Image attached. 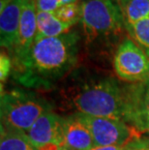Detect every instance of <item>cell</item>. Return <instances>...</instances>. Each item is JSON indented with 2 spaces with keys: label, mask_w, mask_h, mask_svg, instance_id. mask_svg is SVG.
<instances>
[{
  "label": "cell",
  "mask_w": 149,
  "mask_h": 150,
  "mask_svg": "<svg viewBox=\"0 0 149 150\" xmlns=\"http://www.w3.org/2000/svg\"><path fill=\"white\" fill-rule=\"evenodd\" d=\"M53 13L60 21L69 24L70 26H74L81 18V8L78 3L64 5Z\"/></svg>",
  "instance_id": "obj_16"
},
{
  "label": "cell",
  "mask_w": 149,
  "mask_h": 150,
  "mask_svg": "<svg viewBox=\"0 0 149 150\" xmlns=\"http://www.w3.org/2000/svg\"><path fill=\"white\" fill-rule=\"evenodd\" d=\"M124 150H149V140L138 139L125 145Z\"/></svg>",
  "instance_id": "obj_19"
},
{
  "label": "cell",
  "mask_w": 149,
  "mask_h": 150,
  "mask_svg": "<svg viewBox=\"0 0 149 150\" xmlns=\"http://www.w3.org/2000/svg\"><path fill=\"white\" fill-rule=\"evenodd\" d=\"M125 122L141 134L149 132V81L126 87Z\"/></svg>",
  "instance_id": "obj_7"
},
{
  "label": "cell",
  "mask_w": 149,
  "mask_h": 150,
  "mask_svg": "<svg viewBox=\"0 0 149 150\" xmlns=\"http://www.w3.org/2000/svg\"><path fill=\"white\" fill-rule=\"evenodd\" d=\"M124 146H118V145H106V146H101V145H95L93 148L90 150H124Z\"/></svg>",
  "instance_id": "obj_20"
},
{
  "label": "cell",
  "mask_w": 149,
  "mask_h": 150,
  "mask_svg": "<svg viewBox=\"0 0 149 150\" xmlns=\"http://www.w3.org/2000/svg\"><path fill=\"white\" fill-rule=\"evenodd\" d=\"M148 133H149V132H148Z\"/></svg>",
  "instance_id": "obj_21"
},
{
  "label": "cell",
  "mask_w": 149,
  "mask_h": 150,
  "mask_svg": "<svg viewBox=\"0 0 149 150\" xmlns=\"http://www.w3.org/2000/svg\"><path fill=\"white\" fill-rule=\"evenodd\" d=\"M0 150H39L25 132L1 126Z\"/></svg>",
  "instance_id": "obj_13"
},
{
  "label": "cell",
  "mask_w": 149,
  "mask_h": 150,
  "mask_svg": "<svg viewBox=\"0 0 149 150\" xmlns=\"http://www.w3.org/2000/svg\"><path fill=\"white\" fill-rule=\"evenodd\" d=\"M75 116L89 129L95 145L124 146L133 140L141 139V134L123 120L90 116L82 113H78Z\"/></svg>",
  "instance_id": "obj_5"
},
{
  "label": "cell",
  "mask_w": 149,
  "mask_h": 150,
  "mask_svg": "<svg viewBox=\"0 0 149 150\" xmlns=\"http://www.w3.org/2000/svg\"><path fill=\"white\" fill-rule=\"evenodd\" d=\"M13 67V60L10 56L8 55L6 52H1L0 55V79H1V86L3 82L8 78L9 74L11 73Z\"/></svg>",
  "instance_id": "obj_18"
},
{
  "label": "cell",
  "mask_w": 149,
  "mask_h": 150,
  "mask_svg": "<svg viewBox=\"0 0 149 150\" xmlns=\"http://www.w3.org/2000/svg\"><path fill=\"white\" fill-rule=\"evenodd\" d=\"M113 68L124 81L136 83L149 81V57L131 37H125L117 47Z\"/></svg>",
  "instance_id": "obj_6"
},
{
  "label": "cell",
  "mask_w": 149,
  "mask_h": 150,
  "mask_svg": "<svg viewBox=\"0 0 149 150\" xmlns=\"http://www.w3.org/2000/svg\"><path fill=\"white\" fill-rule=\"evenodd\" d=\"M25 134L38 149L47 144H63L64 119L52 111H47Z\"/></svg>",
  "instance_id": "obj_9"
},
{
  "label": "cell",
  "mask_w": 149,
  "mask_h": 150,
  "mask_svg": "<svg viewBox=\"0 0 149 150\" xmlns=\"http://www.w3.org/2000/svg\"><path fill=\"white\" fill-rule=\"evenodd\" d=\"M1 126L26 132L47 108L35 95L14 90L1 93Z\"/></svg>",
  "instance_id": "obj_4"
},
{
  "label": "cell",
  "mask_w": 149,
  "mask_h": 150,
  "mask_svg": "<svg viewBox=\"0 0 149 150\" xmlns=\"http://www.w3.org/2000/svg\"><path fill=\"white\" fill-rule=\"evenodd\" d=\"M81 8V21L88 43L101 37L117 35L126 27L116 0H83Z\"/></svg>",
  "instance_id": "obj_3"
},
{
  "label": "cell",
  "mask_w": 149,
  "mask_h": 150,
  "mask_svg": "<svg viewBox=\"0 0 149 150\" xmlns=\"http://www.w3.org/2000/svg\"><path fill=\"white\" fill-rule=\"evenodd\" d=\"M78 113L125 121L126 88L112 79L83 85L72 99Z\"/></svg>",
  "instance_id": "obj_2"
},
{
  "label": "cell",
  "mask_w": 149,
  "mask_h": 150,
  "mask_svg": "<svg viewBox=\"0 0 149 150\" xmlns=\"http://www.w3.org/2000/svg\"><path fill=\"white\" fill-rule=\"evenodd\" d=\"M72 26L56 17L53 12L37 11V36L36 39L60 36L70 31Z\"/></svg>",
  "instance_id": "obj_12"
},
{
  "label": "cell",
  "mask_w": 149,
  "mask_h": 150,
  "mask_svg": "<svg viewBox=\"0 0 149 150\" xmlns=\"http://www.w3.org/2000/svg\"><path fill=\"white\" fill-rule=\"evenodd\" d=\"M27 0H11L0 11V44L12 52L17 41L21 16Z\"/></svg>",
  "instance_id": "obj_10"
},
{
  "label": "cell",
  "mask_w": 149,
  "mask_h": 150,
  "mask_svg": "<svg viewBox=\"0 0 149 150\" xmlns=\"http://www.w3.org/2000/svg\"><path fill=\"white\" fill-rule=\"evenodd\" d=\"M77 2L78 0H35L37 11L42 12H55L62 6Z\"/></svg>",
  "instance_id": "obj_17"
},
{
  "label": "cell",
  "mask_w": 149,
  "mask_h": 150,
  "mask_svg": "<svg viewBox=\"0 0 149 150\" xmlns=\"http://www.w3.org/2000/svg\"><path fill=\"white\" fill-rule=\"evenodd\" d=\"M37 36V9L35 0H27L24 6L18 28L17 41L11 54L14 57L16 67L24 63L32 49Z\"/></svg>",
  "instance_id": "obj_8"
},
{
  "label": "cell",
  "mask_w": 149,
  "mask_h": 150,
  "mask_svg": "<svg viewBox=\"0 0 149 150\" xmlns=\"http://www.w3.org/2000/svg\"><path fill=\"white\" fill-rule=\"evenodd\" d=\"M125 25L149 18V0H116Z\"/></svg>",
  "instance_id": "obj_14"
},
{
  "label": "cell",
  "mask_w": 149,
  "mask_h": 150,
  "mask_svg": "<svg viewBox=\"0 0 149 150\" xmlns=\"http://www.w3.org/2000/svg\"><path fill=\"white\" fill-rule=\"evenodd\" d=\"M80 36L69 32L60 36L36 39L26 60L17 68L25 84L54 81L64 76L77 62Z\"/></svg>",
  "instance_id": "obj_1"
},
{
  "label": "cell",
  "mask_w": 149,
  "mask_h": 150,
  "mask_svg": "<svg viewBox=\"0 0 149 150\" xmlns=\"http://www.w3.org/2000/svg\"><path fill=\"white\" fill-rule=\"evenodd\" d=\"M64 143L71 150H90L95 146L89 129L75 115L64 119Z\"/></svg>",
  "instance_id": "obj_11"
},
{
  "label": "cell",
  "mask_w": 149,
  "mask_h": 150,
  "mask_svg": "<svg viewBox=\"0 0 149 150\" xmlns=\"http://www.w3.org/2000/svg\"><path fill=\"white\" fill-rule=\"evenodd\" d=\"M125 26L132 39L149 57V18Z\"/></svg>",
  "instance_id": "obj_15"
}]
</instances>
